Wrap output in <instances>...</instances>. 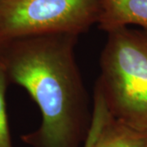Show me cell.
<instances>
[{"instance_id": "obj_1", "label": "cell", "mask_w": 147, "mask_h": 147, "mask_svg": "<svg viewBox=\"0 0 147 147\" xmlns=\"http://www.w3.org/2000/svg\"><path fill=\"white\" fill-rule=\"evenodd\" d=\"M79 35L56 33L0 43L8 83L26 90L42 115L35 131L22 135L31 147H81L89 130L87 91L75 59Z\"/></svg>"}, {"instance_id": "obj_2", "label": "cell", "mask_w": 147, "mask_h": 147, "mask_svg": "<svg viewBox=\"0 0 147 147\" xmlns=\"http://www.w3.org/2000/svg\"><path fill=\"white\" fill-rule=\"evenodd\" d=\"M107 34L95 88L115 119L147 133V29L126 26Z\"/></svg>"}, {"instance_id": "obj_3", "label": "cell", "mask_w": 147, "mask_h": 147, "mask_svg": "<svg viewBox=\"0 0 147 147\" xmlns=\"http://www.w3.org/2000/svg\"><path fill=\"white\" fill-rule=\"evenodd\" d=\"M102 0H1L0 43L24 37L79 35L99 21Z\"/></svg>"}, {"instance_id": "obj_4", "label": "cell", "mask_w": 147, "mask_h": 147, "mask_svg": "<svg viewBox=\"0 0 147 147\" xmlns=\"http://www.w3.org/2000/svg\"><path fill=\"white\" fill-rule=\"evenodd\" d=\"M97 24L106 33L131 26L147 29V0H102Z\"/></svg>"}, {"instance_id": "obj_5", "label": "cell", "mask_w": 147, "mask_h": 147, "mask_svg": "<svg viewBox=\"0 0 147 147\" xmlns=\"http://www.w3.org/2000/svg\"><path fill=\"white\" fill-rule=\"evenodd\" d=\"M147 133L137 131L110 115L93 147H145Z\"/></svg>"}, {"instance_id": "obj_6", "label": "cell", "mask_w": 147, "mask_h": 147, "mask_svg": "<svg viewBox=\"0 0 147 147\" xmlns=\"http://www.w3.org/2000/svg\"><path fill=\"white\" fill-rule=\"evenodd\" d=\"M109 117L110 113L106 107L103 96L98 90L95 88L92 122L83 147L94 146L95 142Z\"/></svg>"}, {"instance_id": "obj_7", "label": "cell", "mask_w": 147, "mask_h": 147, "mask_svg": "<svg viewBox=\"0 0 147 147\" xmlns=\"http://www.w3.org/2000/svg\"><path fill=\"white\" fill-rule=\"evenodd\" d=\"M8 85L5 68L0 60V147H13L6 103V92Z\"/></svg>"}, {"instance_id": "obj_8", "label": "cell", "mask_w": 147, "mask_h": 147, "mask_svg": "<svg viewBox=\"0 0 147 147\" xmlns=\"http://www.w3.org/2000/svg\"><path fill=\"white\" fill-rule=\"evenodd\" d=\"M145 147H147V142H146V146Z\"/></svg>"}, {"instance_id": "obj_9", "label": "cell", "mask_w": 147, "mask_h": 147, "mask_svg": "<svg viewBox=\"0 0 147 147\" xmlns=\"http://www.w3.org/2000/svg\"><path fill=\"white\" fill-rule=\"evenodd\" d=\"M0 1H1V0H0Z\"/></svg>"}]
</instances>
